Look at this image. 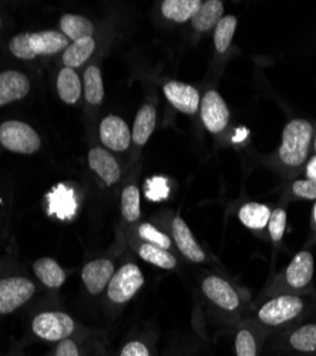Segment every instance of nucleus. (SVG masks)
Segmentation results:
<instances>
[{
  "label": "nucleus",
  "instance_id": "21",
  "mask_svg": "<svg viewBox=\"0 0 316 356\" xmlns=\"http://www.w3.org/2000/svg\"><path fill=\"white\" fill-rule=\"evenodd\" d=\"M224 17V3L221 0H208L201 5L197 15L191 19L197 32H208Z\"/></svg>",
  "mask_w": 316,
  "mask_h": 356
},
{
  "label": "nucleus",
  "instance_id": "16",
  "mask_svg": "<svg viewBox=\"0 0 316 356\" xmlns=\"http://www.w3.org/2000/svg\"><path fill=\"white\" fill-rule=\"evenodd\" d=\"M31 90V81L16 70L0 73V107L22 100Z\"/></svg>",
  "mask_w": 316,
  "mask_h": 356
},
{
  "label": "nucleus",
  "instance_id": "23",
  "mask_svg": "<svg viewBox=\"0 0 316 356\" xmlns=\"http://www.w3.org/2000/svg\"><path fill=\"white\" fill-rule=\"evenodd\" d=\"M33 270L36 277L49 288H59L66 281V273L51 258H40L35 262Z\"/></svg>",
  "mask_w": 316,
  "mask_h": 356
},
{
  "label": "nucleus",
  "instance_id": "11",
  "mask_svg": "<svg viewBox=\"0 0 316 356\" xmlns=\"http://www.w3.org/2000/svg\"><path fill=\"white\" fill-rule=\"evenodd\" d=\"M101 143L113 152H124L131 143V130L119 115H107L100 124Z\"/></svg>",
  "mask_w": 316,
  "mask_h": 356
},
{
  "label": "nucleus",
  "instance_id": "31",
  "mask_svg": "<svg viewBox=\"0 0 316 356\" xmlns=\"http://www.w3.org/2000/svg\"><path fill=\"white\" fill-rule=\"evenodd\" d=\"M137 232H138V236L142 241L153 244V245H157L163 250L168 251L172 245L169 236L167 234H164L163 231H160L158 228H156L153 224H149V222L141 224L138 227Z\"/></svg>",
  "mask_w": 316,
  "mask_h": 356
},
{
  "label": "nucleus",
  "instance_id": "24",
  "mask_svg": "<svg viewBox=\"0 0 316 356\" xmlns=\"http://www.w3.org/2000/svg\"><path fill=\"white\" fill-rule=\"evenodd\" d=\"M60 27L63 31V35L69 40L74 42L92 38L94 32L93 23L89 19L78 15H65L60 20Z\"/></svg>",
  "mask_w": 316,
  "mask_h": 356
},
{
  "label": "nucleus",
  "instance_id": "27",
  "mask_svg": "<svg viewBox=\"0 0 316 356\" xmlns=\"http://www.w3.org/2000/svg\"><path fill=\"white\" fill-rule=\"evenodd\" d=\"M94 47H96V43H94V39L92 38L74 42L65 50L63 63L69 69L81 66L84 62H88V58L92 56Z\"/></svg>",
  "mask_w": 316,
  "mask_h": 356
},
{
  "label": "nucleus",
  "instance_id": "40",
  "mask_svg": "<svg viewBox=\"0 0 316 356\" xmlns=\"http://www.w3.org/2000/svg\"><path fill=\"white\" fill-rule=\"evenodd\" d=\"M0 24H2V20H0Z\"/></svg>",
  "mask_w": 316,
  "mask_h": 356
},
{
  "label": "nucleus",
  "instance_id": "12",
  "mask_svg": "<svg viewBox=\"0 0 316 356\" xmlns=\"http://www.w3.org/2000/svg\"><path fill=\"white\" fill-rule=\"evenodd\" d=\"M267 331L253 321L242 322L235 332L234 346L237 356H260Z\"/></svg>",
  "mask_w": 316,
  "mask_h": 356
},
{
  "label": "nucleus",
  "instance_id": "4",
  "mask_svg": "<svg viewBox=\"0 0 316 356\" xmlns=\"http://www.w3.org/2000/svg\"><path fill=\"white\" fill-rule=\"evenodd\" d=\"M315 262L313 255L309 251L298 252L292 261L286 266L282 275L274 282L269 289L271 296L281 293H294L297 291L305 289L313 277Z\"/></svg>",
  "mask_w": 316,
  "mask_h": 356
},
{
  "label": "nucleus",
  "instance_id": "14",
  "mask_svg": "<svg viewBox=\"0 0 316 356\" xmlns=\"http://www.w3.org/2000/svg\"><path fill=\"white\" fill-rule=\"evenodd\" d=\"M113 275L114 264L110 259L100 258L84 265L81 280L90 293L97 295L107 289Z\"/></svg>",
  "mask_w": 316,
  "mask_h": 356
},
{
  "label": "nucleus",
  "instance_id": "15",
  "mask_svg": "<svg viewBox=\"0 0 316 356\" xmlns=\"http://www.w3.org/2000/svg\"><path fill=\"white\" fill-rule=\"evenodd\" d=\"M171 232H172V238H174V243L180 252L190 261L192 262H204L207 255L204 250L199 247V244L195 241L192 231L190 227L185 224V221L181 217H176L171 222Z\"/></svg>",
  "mask_w": 316,
  "mask_h": 356
},
{
  "label": "nucleus",
  "instance_id": "33",
  "mask_svg": "<svg viewBox=\"0 0 316 356\" xmlns=\"http://www.w3.org/2000/svg\"><path fill=\"white\" fill-rule=\"evenodd\" d=\"M146 194L153 201L164 200L168 195V186H167L165 178L156 177V178H151V180H149L146 183Z\"/></svg>",
  "mask_w": 316,
  "mask_h": 356
},
{
  "label": "nucleus",
  "instance_id": "37",
  "mask_svg": "<svg viewBox=\"0 0 316 356\" xmlns=\"http://www.w3.org/2000/svg\"><path fill=\"white\" fill-rule=\"evenodd\" d=\"M306 178L316 181V156L312 157L306 165Z\"/></svg>",
  "mask_w": 316,
  "mask_h": 356
},
{
  "label": "nucleus",
  "instance_id": "10",
  "mask_svg": "<svg viewBox=\"0 0 316 356\" xmlns=\"http://www.w3.org/2000/svg\"><path fill=\"white\" fill-rule=\"evenodd\" d=\"M199 110L203 123L210 133L217 134L226 127L229 122V110L218 92H207L199 104Z\"/></svg>",
  "mask_w": 316,
  "mask_h": 356
},
{
  "label": "nucleus",
  "instance_id": "38",
  "mask_svg": "<svg viewBox=\"0 0 316 356\" xmlns=\"http://www.w3.org/2000/svg\"><path fill=\"white\" fill-rule=\"evenodd\" d=\"M313 221H315V225H316V202H315V207H313Z\"/></svg>",
  "mask_w": 316,
  "mask_h": 356
},
{
  "label": "nucleus",
  "instance_id": "1",
  "mask_svg": "<svg viewBox=\"0 0 316 356\" xmlns=\"http://www.w3.org/2000/svg\"><path fill=\"white\" fill-rule=\"evenodd\" d=\"M305 311V301L297 293H281L271 296L255 312V323L263 330H278L298 319Z\"/></svg>",
  "mask_w": 316,
  "mask_h": 356
},
{
  "label": "nucleus",
  "instance_id": "13",
  "mask_svg": "<svg viewBox=\"0 0 316 356\" xmlns=\"http://www.w3.org/2000/svg\"><path fill=\"white\" fill-rule=\"evenodd\" d=\"M164 96L178 111L185 114H195L199 108L201 100L197 88L181 81H168L163 87Z\"/></svg>",
  "mask_w": 316,
  "mask_h": 356
},
{
  "label": "nucleus",
  "instance_id": "39",
  "mask_svg": "<svg viewBox=\"0 0 316 356\" xmlns=\"http://www.w3.org/2000/svg\"><path fill=\"white\" fill-rule=\"evenodd\" d=\"M315 148H316V141H315Z\"/></svg>",
  "mask_w": 316,
  "mask_h": 356
},
{
  "label": "nucleus",
  "instance_id": "17",
  "mask_svg": "<svg viewBox=\"0 0 316 356\" xmlns=\"http://www.w3.org/2000/svg\"><path fill=\"white\" fill-rule=\"evenodd\" d=\"M89 164H90V168L107 186L116 184L120 180L122 170L119 163L108 152L103 150V148H99V147L93 148V150L89 153Z\"/></svg>",
  "mask_w": 316,
  "mask_h": 356
},
{
  "label": "nucleus",
  "instance_id": "32",
  "mask_svg": "<svg viewBox=\"0 0 316 356\" xmlns=\"http://www.w3.org/2000/svg\"><path fill=\"white\" fill-rule=\"evenodd\" d=\"M285 229H286V211L285 209H276L272 211L268 222V232L272 243L279 244L282 241Z\"/></svg>",
  "mask_w": 316,
  "mask_h": 356
},
{
  "label": "nucleus",
  "instance_id": "9",
  "mask_svg": "<svg viewBox=\"0 0 316 356\" xmlns=\"http://www.w3.org/2000/svg\"><path fill=\"white\" fill-rule=\"evenodd\" d=\"M201 288H203L207 298L225 312H237L242 307V300L238 291L221 277H207L201 284Z\"/></svg>",
  "mask_w": 316,
  "mask_h": 356
},
{
  "label": "nucleus",
  "instance_id": "35",
  "mask_svg": "<svg viewBox=\"0 0 316 356\" xmlns=\"http://www.w3.org/2000/svg\"><path fill=\"white\" fill-rule=\"evenodd\" d=\"M292 193L298 198L316 201V181L308 180V178L306 180H297L292 184Z\"/></svg>",
  "mask_w": 316,
  "mask_h": 356
},
{
  "label": "nucleus",
  "instance_id": "22",
  "mask_svg": "<svg viewBox=\"0 0 316 356\" xmlns=\"http://www.w3.org/2000/svg\"><path fill=\"white\" fill-rule=\"evenodd\" d=\"M201 5L203 2L199 0H164L161 3V13L168 20L184 23L197 15Z\"/></svg>",
  "mask_w": 316,
  "mask_h": 356
},
{
  "label": "nucleus",
  "instance_id": "25",
  "mask_svg": "<svg viewBox=\"0 0 316 356\" xmlns=\"http://www.w3.org/2000/svg\"><path fill=\"white\" fill-rule=\"evenodd\" d=\"M57 92L60 99L67 104H74L81 96V83L73 69L65 67L57 77Z\"/></svg>",
  "mask_w": 316,
  "mask_h": 356
},
{
  "label": "nucleus",
  "instance_id": "6",
  "mask_svg": "<svg viewBox=\"0 0 316 356\" xmlns=\"http://www.w3.org/2000/svg\"><path fill=\"white\" fill-rule=\"evenodd\" d=\"M144 285V275L133 262L124 264L122 268L114 273L108 286L107 295L114 304H126Z\"/></svg>",
  "mask_w": 316,
  "mask_h": 356
},
{
  "label": "nucleus",
  "instance_id": "36",
  "mask_svg": "<svg viewBox=\"0 0 316 356\" xmlns=\"http://www.w3.org/2000/svg\"><path fill=\"white\" fill-rule=\"evenodd\" d=\"M56 356H80V350L77 343L67 338L60 341L59 346L56 349Z\"/></svg>",
  "mask_w": 316,
  "mask_h": 356
},
{
  "label": "nucleus",
  "instance_id": "8",
  "mask_svg": "<svg viewBox=\"0 0 316 356\" xmlns=\"http://www.w3.org/2000/svg\"><path fill=\"white\" fill-rule=\"evenodd\" d=\"M35 289L33 282L23 277L0 280V315L15 312L32 298Z\"/></svg>",
  "mask_w": 316,
  "mask_h": 356
},
{
  "label": "nucleus",
  "instance_id": "29",
  "mask_svg": "<svg viewBox=\"0 0 316 356\" xmlns=\"http://www.w3.org/2000/svg\"><path fill=\"white\" fill-rule=\"evenodd\" d=\"M84 96L90 104H101L104 100V86L101 72L96 66H90L84 73Z\"/></svg>",
  "mask_w": 316,
  "mask_h": 356
},
{
  "label": "nucleus",
  "instance_id": "3",
  "mask_svg": "<svg viewBox=\"0 0 316 356\" xmlns=\"http://www.w3.org/2000/svg\"><path fill=\"white\" fill-rule=\"evenodd\" d=\"M313 129L303 118H295L285 126L282 131L279 159L290 167H299L305 163L309 152Z\"/></svg>",
  "mask_w": 316,
  "mask_h": 356
},
{
  "label": "nucleus",
  "instance_id": "34",
  "mask_svg": "<svg viewBox=\"0 0 316 356\" xmlns=\"http://www.w3.org/2000/svg\"><path fill=\"white\" fill-rule=\"evenodd\" d=\"M119 356H151V350L146 342L133 339L124 343Z\"/></svg>",
  "mask_w": 316,
  "mask_h": 356
},
{
  "label": "nucleus",
  "instance_id": "30",
  "mask_svg": "<svg viewBox=\"0 0 316 356\" xmlns=\"http://www.w3.org/2000/svg\"><path fill=\"white\" fill-rule=\"evenodd\" d=\"M122 214L128 222L138 221L141 216L140 191L135 186H128L122 193Z\"/></svg>",
  "mask_w": 316,
  "mask_h": 356
},
{
  "label": "nucleus",
  "instance_id": "28",
  "mask_svg": "<svg viewBox=\"0 0 316 356\" xmlns=\"http://www.w3.org/2000/svg\"><path fill=\"white\" fill-rule=\"evenodd\" d=\"M237 26H238V20L234 15L224 16L215 26L214 46L219 53H225L229 49V46H231Z\"/></svg>",
  "mask_w": 316,
  "mask_h": 356
},
{
  "label": "nucleus",
  "instance_id": "26",
  "mask_svg": "<svg viewBox=\"0 0 316 356\" xmlns=\"http://www.w3.org/2000/svg\"><path fill=\"white\" fill-rule=\"evenodd\" d=\"M138 257L142 261L153 264L163 270H174L177 266V259L169 251L149 243H144L138 247Z\"/></svg>",
  "mask_w": 316,
  "mask_h": 356
},
{
  "label": "nucleus",
  "instance_id": "2",
  "mask_svg": "<svg viewBox=\"0 0 316 356\" xmlns=\"http://www.w3.org/2000/svg\"><path fill=\"white\" fill-rule=\"evenodd\" d=\"M69 47V39L59 32L47 31L38 33H20L9 43V50L17 58L33 60L38 56L56 54Z\"/></svg>",
  "mask_w": 316,
  "mask_h": 356
},
{
  "label": "nucleus",
  "instance_id": "20",
  "mask_svg": "<svg viewBox=\"0 0 316 356\" xmlns=\"http://www.w3.org/2000/svg\"><path fill=\"white\" fill-rule=\"evenodd\" d=\"M271 209L265 204L261 202H247L244 204L240 211H238V218L249 229L253 231H260L268 227L269 218H271Z\"/></svg>",
  "mask_w": 316,
  "mask_h": 356
},
{
  "label": "nucleus",
  "instance_id": "18",
  "mask_svg": "<svg viewBox=\"0 0 316 356\" xmlns=\"http://www.w3.org/2000/svg\"><path fill=\"white\" fill-rule=\"evenodd\" d=\"M157 124V111L151 104H146L140 108V111L135 115L134 126L131 130V140L137 145H144Z\"/></svg>",
  "mask_w": 316,
  "mask_h": 356
},
{
  "label": "nucleus",
  "instance_id": "5",
  "mask_svg": "<svg viewBox=\"0 0 316 356\" xmlns=\"http://www.w3.org/2000/svg\"><path fill=\"white\" fill-rule=\"evenodd\" d=\"M0 144L12 153L33 154L40 148L42 141L31 126L12 120L0 126Z\"/></svg>",
  "mask_w": 316,
  "mask_h": 356
},
{
  "label": "nucleus",
  "instance_id": "7",
  "mask_svg": "<svg viewBox=\"0 0 316 356\" xmlns=\"http://www.w3.org/2000/svg\"><path fill=\"white\" fill-rule=\"evenodd\" d=\"M32 330L40 339L60 342L74 332V321L65 312H43L33 319Z\"/></svg>",
  "mask_w": 316,
  "mask_h": 356
},
{
  "label": "nucleus",
  "instance_id": "19",
  "mask_svg": "<svg viewBox=\"0 0 316 356\" xmlns=\"http://www.w3.org/2000/svg\"><path fill=\"white\" fill-rule=\"evenodd\" d=\"M286 348L297 353L316 352V323H305L291 331L286 337Z\"/></svg>",
  "mask_w": 316,
  "mask_h": 356
}]
</instances>
